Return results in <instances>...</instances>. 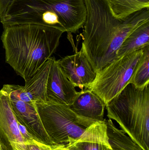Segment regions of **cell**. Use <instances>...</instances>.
<instances>
[{
    "mask_svg": "<svg viewBox=\"0 0 149 150\" xmlns=\"http://www.w3.org/2000/svg\"><path fill=\"white\" fill-rule=\"evenodd\" d=\"M84 1L87 15L81 47L97 73L117 58L118 50L129 33L149 20V8L119 19L108 0Z\"/></svg>",
    "mask_w": 149,
    "mask_h": 150,
    "instance_id": "6da1fadb",
    "label": "cell"
},
{
    "mask_svg": "<svg viewBox=\"0 0 149 150\" xmlns=\"http://www.w3.org/2000/svg\"><path fill=\"white\" fill-rule=\"evenodd\" d=\"M3 27L1 40L5 62L25 82L56 52L64 33L55 28L31 24Z\"/></svg>",
    "mask_w": 149,
    "mask_h": 150,
    "instance_id": "7a4b0ae2",
    "label": "cell"
},
{
    "mask_svg": "<svg viewBox=\"0 0 149 150\" xmlns=\"http://www.w3.org/2000/svg\"><path fill=\"white\" fill-rule=\"evenodd\" d=\"M107 116L142 150H149V85L128 84L106 105Z\"/></svg>",
    "mask_w": 149,
    "mask_h": 150,
    "instance_id": "3957f363",
    "label": "cell"
},
{
    "mask_svg": "<svg viewBox=\"0 0 149 150\" xmlns=\"http://www.w3.org/2000/svg\"><path fill=\"white\" fill-rule=\"evenodd\" d=\"M32 103L55 145L68 146L77 142L87 129L96 122L79 116L66 105L49 101Z\"/></svg>",
    "mask_w": 149,
    "mask_h": 150,
    "instance_id": "277c9868",
    "label": "cell"
},
{
    "mask_svg": "<svg viewBox=\"0 0 149 150\" xmlns=\"http://www.w3.org/2000/svg\"><path fill=\"white\" fill-rule=\"evenodd\" d=\"M144 55L143 47L116 58L97 72L88 89L96 93L106 105L130 83Z\"/></svg>",
    "mask_w": 149,
    "mask_h": 150,
    "instance_id": "5b68a950",
    "label": "cell"
},
{
    "mask_svg": "<svg viewBox=\"0 0 149 150\" xmlns=\"http://www.w3.org/2000/svg\"><path fill=\"white\" fill-rule=\"evenodd\" d=\"M0 150H27L7 92L0 90Z\"/></svg>",
    "mask_w": 149,
    "mask_h": 150,
    "instance_id": "8992f818",
    "label": "cell"
},
{
    "mask_svg": "<svg viewBox=\"0 0 149 150\" xmlns=\"http://www.w3.org/2000/svg\"><path fill=\"white\" fill-rule=\"evenodd\" d=\"M58 63L65 76L74 86L87 89L93 82L97 72L90 62L84 49L58 60Z\"/></svg>",
    "mask_w": 149,
    "mask_h": 150,
    "instance_id": "52a82bcc",
    "label": "cell"
},
{
    "mask_svg": "<svg viewBox=\"0 0 149 150\" xmlns=\"http://www.w3.org/2000/svg\"><path fill=\"white\" fill-rule=\"evenodd\" d=\"M45 91L46 101L69 106L72 105L78 93L64 74L54 57H52Z\"/></svg>",
    "mask_w": 149,
    "mask_h": 150,
    "instance_id": "ba28073f",
    "label": "cell"
},
{
    "mask_svg": "<svg viewBox=\"0 0 149 150\" xmlns=\"http://www.w3.org/2000/svg\"><path fill=\"white\" fill-rule=\"evenodd\" d=\"M8 95L17 121L24 126L38 141L46 145H55L46 133L32 103L24 102L10 94Z\"/></svg>",
    "mask_w": 149,
    "mask_h": 150,
    "instance_id": "9c48e42d",
    "label": "cell"
},
{
    "mask_svg": "<svg viewBox=\"0 0 149 150\" xmlns=\"http://www.w3.org/2000/svg\"><path fill=\"white\" fill-rule=\"evenodd\" d=\"M106 105L96 93L89 89H83L78 95L70 108L79 116L95 122L103 121Z\"/></svg>",
    "mask_w": 149,
    "mask_h": 150,
    "instance_id": "30bf717a",
    "label": "cell"
},
{
    "mask_svg": "<svg viewBox=\"0 0 149 150\" xmlns=\"http://www.w3.org/2000/svg\"><path fill=\"white\" fill-rule=\"evenodd\" d=\"M149 45V20L134 29L124 40L117 53V58Z\"/></svg>",
    "mask_w": 149,
    "mask_h": 150,
    "instance_id": "8fae6325",
    "label": "cell"
},
{
    "mask_svg": "<svg viewBox=\"0 0 149 150\" xmlns=\"http://www.w3.org/2000/svg\"><path fill=\"white\" fill-rule=\"evenodd\" d=\"M108 142L112 150H142L122 129L117 128L112 120L105 119Z\"/></svg>",
    "mask_w": 149,
    "mask_h": 150,
    "instance_id": "7c38bea8",
    "label": "cell"
},
{
    "mask_svg": "<svg viewBox=\"0 0 149 150\" xmlns=\"http://www.w3.org/2000/svg\"><path fill=\"white\" fill-rule=\"evenodd\" d=\"M115 17L122 19L149 8V0H108Z\"/></svg>",
    "mask_w": 149,
    "mask_h": 150,
    "instance_id": "4fadbf2b",
    "label": "cell"
},
{
    "mask_svg": "<svg viewBox=\"0 0 149 150\" xmlns=\"http://www.w3.org/2000/svg\"><path fill=\"white\" fill-rule=\"evenodd\" d=\"M144 55L139 67L132 77L130 83L143 88L149 83V45L144 47Z\"/></svg>",
    "mask_w": 149,
    "mask_h": 150,
    "instance_id": "5bb4252c",
    "label": "cell"
},
{
    "mask_svg": "<svg viewBox=\"0 0 149 150\" xmlns=\"http://www.w3.org/2000/svg\"><path fill=\"white\" fill-rule=\"evenodd\" d=\"M64 146L70 150H112L110 146L92 142H80Z\"/></svg>",
    "mask_w": 149,
    "mask_h": 150,
    "instance_id": "9a60e30c",
    "label": "cell"
},
{
    "mask_svg": "<svg viewBox=\"0 0 149 150\" xmlns=\"http://www.w3.org/2000/svg\"><path fill=\"white\" fill-rule=\"evenodd\" d=\"M27 150H50V145H46L36 139H32L25 143Z\"/></svg>",
    "mask_w": 149,
    "mask_h": 150,
    "instance_id": "2e32d148",
    "label": "cell"
},
{
    "mask_svg": "<svg viewBox=\"0 0 149 150\" xmlns=\"http://www.w3.org/2000/svg\"><path fill=\"white\" fill-rule=\"evenodd\" d=\"M17 125H18V129H19V131H20V134L22 136V138L24 142V144L28 141L30 140H32V139H36L34 138L27 130V129L23 126L21 123L17 121ZM38 141V140H37Z\"/></svg>",
    "mask_w": 149,
    "mask_h": 150,
    "instance_id": "e0dca14e",
    "label": "cell"
},
{
    "mask_svg": "<svg viewBox=\"0 0 149 150\" xmlns=\"http://www.w3.org/2000/svg\"><path fill=\"white\" fill-rule=\"evenodd\" d=\"M15 0H0V19H1L9 8Z\"/></svg>",
    "mask_w": 149,
    "mask_h": 150,
    "instance_id": "ac0fdd59",
    "label": "cell"
},
{
    "mask_svg": "<svg viewBox=\"0 0 149 150\" xmlns=\"http://www.w3.org/2000/svg\"><path fill=\"white\" fill-rule=\"evenodd\" d=\"M63 145H52L51 146L50 150H62V147Z\"/></svg>",
    "mask_w": 149,
    "mask_h": 150,
    "instance_id": "d6986e66",
    "label": "cell"
},
{
    "mask_svg": "<svg viewBox=\"0 0 149 150\" xmlns=\"http://www.w3.org/2000/svg\"><path fill=\"white\" fill-rule=\"evenodd\" d=\"M62 150H70L67 149V148H66L64 145H63L62 147Z\"/></svg>",
    "mask_w": 149,
    "mask_h": 150,
    "instance_id": "ffe728a7",
    "label": "cell"
}]
</instances>
